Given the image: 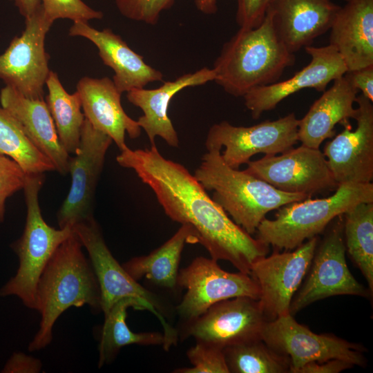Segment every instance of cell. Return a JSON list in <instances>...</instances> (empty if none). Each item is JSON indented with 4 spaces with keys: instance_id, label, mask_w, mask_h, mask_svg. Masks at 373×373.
Instances as JSON below:
<instances>
[{
    "instance_id": "1",
    "label": "cell",
    "mask_w": 373,
    "mask_h": 373,
    "mask_svg": "<svg viewBox=\"0 0 373 373\" xmlns=\"http://www.w3.org/2000/svg\"><path fill=\"white\" fill-rule=\"evenodd\" d=\"M154 192L172 220L189 225L216 260H226L238 271L250 274L251 266L269 251V245L238 225L182 164L162 156L155 144L133 150L128 146L116 157Z\"/></svg>"
},
{
    "instance_id": "2",
    "label": "cell",
    "mask_w": 373,
    "mask_h": 373,
    "mask_svg": "<svg viewBox=\"0 0 373 373\" xmlns=\"http://www.w3.org/2000/svg\"><path fill=\"white\" fill-rule=\"evenodd\" d=\"M82 247L73 232L58 247L41 274L37 289L41 321L29 343L30 352L44 349L52 342L54 325L69 307L86 305L95 313L102 311L99 284Z\"/></svg>"
},
{
    "instance_id": "3",
    "label": "cell",
    "mask_w": 373,
    "mask_h": 373,
    "mask_svg": "<svg viewBox=\"0 0 373 373\" xmlns=\"http://www.w3.org/2000/svg\"><path fill=\"white\" fill-rule=\"evenodd\" d=\"M295 59L267 13L258 26L240 28L224 44L212 68L214 82L228 94L243 97L253 88L278 82Z\"/></svg>"
},
{
    "instance_id": "4",
    "label": "cell",
    "mask_w": 373,
    "mask_h": 373,
    "mask_svg": "<svg viewBox=\"0 0 373 373\" xmlns=\"http://www.w3.org/2000/svg\"><path fill=\"white\" fill-rule=\"evenodd\" d=\"M196 180L213 192V200L229 217L250 235L270 211L309 196L280 191L265 181L229 166L221 149H210L203 155L195 171Z\"/></svg>"
},
{
    "instance_id": "5",
    "label": "cell",
    "mask_w": 373,
    "mask_h": 373,
    "mask_svg": "<svg viewBox=\"0 0 373 373\" xmlns=\"http://www.w3.org/2000/svg\"><path fill=\"white\" fill-rule=\"evenodd\" d=\"M310 198L280 207L274 219L264 218L256 229V238L276 251L295 249L356 204L373 202V183L341 184L329 197Z\"/></svg>"
},
{
    "instance_id": "6",
    "label": "cell",
    "mask_w": 373,
    "mask_h": 373,
    "mask_svg": "<svg viewBox=\"0 0 373 373\" xmlns=\"http://www.w3.org/2000/svg\"><path fill=\"white\" fill-rule=\"evenodd\" d=\"M44 173L27 174L23 187L27 214L21 237L12 249L19 259L17 272L1 289L3 297L15 296L30 309L37 311V289L39 280L58 247L74 231L71 227L56 229L44 220L39 202V193Z\"/></svg>"
},
{
    "instance_id": "7",
    "label": "cell",
    "mask_w": 373,
    "mask_h": 373,
    "mask_svg": "<svg viewBox=\"0 0 373 373\" xmlns=\"http://www.w3.org/2000/svg\"><path fill=\"white\" fill-rule=\"evenodd\" d=\"M73 231L86 248L96 276L101 294V310L104 314L119 300H137L144 310L160 321L169 350L178 341V332L168 321L169 309L162 298L133 279L114 258L107 247L101 229L94 217L75 224Z\"/></svg>"
},
{
    "instance_id": "8",
    "label": "cell",
    "mask_w": 373,
    "mask_h": 373,
    "mask_svg": "<svg viewBox=\"0 0 373 373\" xmlns=\"http://www.w3.org/2000/svg\"><path fill=\"white\" fill-rule=\"evenodd\" d=\"M343 215L329 224L323 239L318 242L306 278L292 298L291 315L330 296H372L369 289L356 280L347 265Z\"/></svg>"
},
{
    "instance_id": "9",
    "label": "cell",
    "mask_w": 373,
    "mask_h": 373,
    "mask_svg": "<svg viewBox=\"0 0 373 373\" xmlns=\"http://www.w3.org/2000/svg\"><path fill=\"white\" fill-rule=\"evenodd\" d=\"M261 338L271 348L289 358V373H295L309 362L334 358L345 361L354 366L366 365L364 346L333 334H315L298 323L290 314L267 321Z\"/></svg>"
},
{
    "instance_id": "10",
    "label": "cell",
    "mask_w": 373,
    "mask_h": 373,
    "mask_svg": "<svg viewBox=\"0 0 373 373\" xmlns=\"http://www.w3.org/2000/svg\"><path fill=\"white\" fill-rule=\"evenodd\" d=\"M178 287L186 289L175 309L182 325L218 302L238 296L258 300L260 296L258 285L250 274L229 272L217 260L202 256L179 271Z\"/></svg>"
},
{
    "instance_id": "11",
    "label": "cell",
    "mask_w": 373,
    "mask_h": 373,
    "mask_svg": "<svg viewBox=\"0 0 373 373\" xmlns=\"http://www.w3.org/2000/svg\"><path fill=\"white\" fill-rule=\"evenodd\" d=\"M298 121L294 113L250 126L222 121L211 126L205 146L207 150L224 146L222 159L231 168L238 169L256 154L275 155L294 147L298 141Z\"/></svg>"
},
{
    "instance_id": "12",
    "label": "cell",
    "mask_w": 373,
    "mask_h": 373,
    "mask_svg": "<svg viewBox=\"0 0 373 373\" xmlns=\"http://www.w3.org/2000/svg\"><path fill=\"white\" fill-rule=\"evenodd\" d=\"M318 242L316 236L291 251L274 250L251 265L250 275L258 285V300L267 321L289 314L292 298L309 270Z\"/></svg>"
},
{
    "instance_id": "13",
    "label": "cell",
    "mask_w": 373,
    "mask_h": 373,
    "mask_svg": "<svg viewBox=\"0 0 373 373\" xmlns=\"http://www.w3.org/2000/svg\"><path fill=\"white\" fill-rule=\"evenodd\" d=\"M247 164L246 172L287 193L312 196L336 190L338 186L320 149L303 144Z\"/></svg>"
},
{
    "instance_id": "14",
    "label": "cell",
    "mask_w": 373,
    "mask_h": 373,
    "mask_svg": "<svg viewBox=\"0 0 373 373\" xmlns=\"http://www.w3.org/2000/svg\"><path fill=\"white\" fill-rule=\"evenodd\" d=\"M52 25L40 6L25 19L22 34L15 37L0 55V79L29 99H44V87L50 72L45 38Z\"/></svg>"
},
{
    "instance_id": "15",
    "label": "cell",
    "mask_w": 373,
    "mask_h": 373,
    "mask_svg": "<svg viewBox=\"0 0 373 373\" xmlns=\"http://www.w3.org/2000/svg\"><path fill=\"white\" fill-rule=\"evenodd\" d=\"M266 320L258 300L238 296L218 302L182 326V338L220 350L262 339Z\"/></svg>"
},
{
    "instance_id": "16",
    "label": "cell",
    "mask_w": 373,
    "mask_h": 373,
    "mask_svg": "<svg viewBox=\"0 0 373 373\" xmlns=\"http://www.w3.org/2000/svg\"><path fill=\"white\" fill-rule=\"evenodd\" d=\"M112 142L108 135L95 128L85 118L78 151L69 162L70 188L57 215L60 229L73 228L93 217L97 184Z\"/></svg>"
},
{
    "instance_id": "17",
    "label": "cell",
    "mask_w": 373,
    "mask_h": 373,
    "mask_svg": "<svg viewBox=\"0 0 373 373\" xmlns=\"http://www.w3.org/2000/svg\"><path fill=\"white\" fill-rule=\"evenodd\" d=\"M356 128L350 122L325 143L323 154L339 185L367 184L373 180V104L362 94L356 97Z\"/></svg>"
},
{
    "instance_id": "18",
    "label": "cell",
    "mask_w": 373,
    "mask_h": 373,
    "mask_svg": "<svg viewBox=\"0 0 373 373\" xmlns=\"http://www.w3.org/2000/svg\"><path fill=\"white\" fill-rule=\"evenodd\" d=\"M309 63L291 77L251 89L244 96L245 105L254 119L274 109L285 98L305 88L323 92L327 85L344 75L347 68L334 46L305 47Z\"/></svg>"
},
{
    "instance_id": "19",
    "label": "cell",
    "mask_w": 373,
    "mask_h": 373,
    "mask_svg": "<svg viewBox=\"0 0 373 373\" xmlns=\"http://www.w3.org/2000/svg\"><path fill=\"white\" fill-rule=\"evenodd\" d=\"M340 7L332 0H271L267 13L280 39L295 53L329 30Z\"/></svg>"
},
{
    "instance_id": "20",
    "label": "cell",
    "mask_w": 373,
    "mask_h": 373,
    "mask_svg": "<svg viewBox=\"0 0 373 373\" xmlns=\"http://www.w3.org/2000/svg\"><path fill=\"white\" fill-rule=\"evenodd\" d=\"M68 34L86 38L96 46L104 64L114 71L113 82L121 93L163 79L162 72L146 64L143 57L109 28L99 30L88 22L74 21Z\"/></svg>"
},
{
    "instance_id": "21",
    "label": "cell",
    "mask_w": 373,
    "mask_h": 373,
    "mask_svg": "<svg viewBox=\"0 0 373 373\" xmlns=\"http://www.w3.org/2000/svg\"><path fill=\"white\" fill-rule=\"evenodd\" d=\"M215 79L213 70L204 67L194 73L184 74L173 81L164 82L157 88H135L127 92L128 102L143 112L137 122L145 131L151 145H155V137L159 136L169 146H178V136L168 115L171 100L185 88L201 86Z\"/></svg>"
},
{
    "instance_id": "22",
    "label": "cell",
    "mask_w": 373,
    "mask_h": 373,
    "mask_svg": "<svg viewBox=\"0 0 373 373\" xmlns=\"http://www.w3.org/2000/svg\"><path fill=\"white\" fill-rule=\"evenodd\" d=\"M85 118L99 131L108 135L120 151L127 147L126 133L138 137L141 128L130 117L121 104V93L108 77H84L77 84Z\"/></svg>"
},
{
    "instance_id": "23",
    "label": "cell",
    "mask_w": 373,
    "mask_h": 373,
    "mask_svg": "<svg viewBox=\"0 0 373 373\" xmlns=\"http://www.w3.org/2000/svg\"><path fill=\"white\" fill-rule=\"evenodd\" d=\"M0 102L32 144L52 163L55 171L62 175L68 173L71 156L59 139L44 99L27 98L6 86L1 90Z\"/></svg>"
},
{
    "instance_id": "24",
    "label": "cell",
    "mask_w": 373,
    "mask_h": 373,
    "mask_svg": "<svg viewBox=\"0 0 373 373\" xmlns=\"http://www.w3.org/2000/svg\"><path fill=\"white\" fill-rule=\"evenodd\" d=\"M329 30V44L339 53L347 71L373 65V0L346 1Z\"/></svg>"
},
{
    "instance_id": "25",
    "label": "cell",
    "mask_w": 373,
    "mask_h": 373,
    "mask_svg": "<svg viewBox=\"0 0 373 373\" xmlns=\"http://www.w3.org/2000/svg\"><path fill=\"white\" fill-rule=\"evenodd\" d=\"M358 91L343 76L333 81L332 86L310 106L298 121V140L303 145L319 149L327 139L336 135L337 124L344 125L357 115L354 107Z\"/></svg>"
},
{
    "instance_id": "26",
    "label": "cell",
    "mask_w": 373,
    "mask_h": 373,
    "mask_svg": "<svg viewBox=\"0 0 373 373\" xmlns=\"http://www.w3.org/2000/svg\"><path fill=\"white\" fill-rule=\"evenodd\" d=\"M186 243H196L192 227L182 224L160 247L146 256L134 257L122 266L135 280L145 278L154 285L168 289L178 288V276L182 252Z\"/></svg>"
},
{
    "instance_id": "27",
    "label": "cell",
    "mask_w": 373,
    "mask_h": 373,
    "mask_svg": "<svg viewBox=\"0 0 373 373\" xmlns=\"http://www.w3.org/2000/svg\"><path fill=\"white\" fill-rule=\"evenodd\" d=\"M144 310L140 301L125 298L117 302L104 314L99 345V362L100 368L112 363L120 350L129 345L166 346L163 333L158 332H134L126 324L127 309Z\"/></svg>"
},
{
    "instance_id": "28",
    "label": "cell",
    "mask_w": 373,
    "mask_h": 373,
    "mask_svg": "<svg viewBox=\"0 0 373 373\" xmlns=\"http://www.w3.org/2000/svg\"><path fill=\"white\" fill-rule=\"evenodd\" d=\"M48 88L46 104L54 122L59 139L68 154L79 149L85 117L78 93L69 94L62 86L57 74L50 70L46 79Z\"/></svg>"
},
{
    "instance_id": "29",
    "label": "cell",
    "mask_w": 373,
    "mask_h": 373,
    "mask_svg": "<svg viewBox=\"0 0 373 373\" xmlns=\"http://www.w3.org/2000/svg\"><path fill=\"white\" fill-rule=\"evenodd\" d=\"M346 251L373 293V202H361L343 215Z\"/></svg>"
},
{
    "instance_id": "30",
    "label": "cell",
    "mask_w": 373,
    "mask_h": 373,
    "mask_svg": "<svg viewBox=\"0 0 373 373\" xmlns=\"http://www.w3.org/2000/svg\"><path fill=\"white\" fill-rule=\"evenodd\" d=\"M222 350L229 373H289V358L271 348L262 339Z\"/></svg>"
},
{
    "instance_id": "31",
    "label": "cell",
    "mask_w": 373,
    "mask_h": 373,
    "mask_svg": "<svg viewBox=\"0 0 373 373\" xmlns=\"http://www.w3.org/2000/svg\"><path fill=\"white\" fill-rule=\"evenodd\" d=\"M0 154L14 160L27 174L55 171L52 163L32 144L17 122L1 106Z\"/></svg>"
},
{
    "instance_id": "32",
    "label": "cell",
    "mask_w": 373,
    "mask_h": 373,
    "mask_svg": "<svg viewBox=\"0 0 373 373\" xmlns=\"http://www.w3.org/2000/svg\"><path fill=\"white\" fill-rule=\"evenodd\" d=\"M191 367L174 370V373H229L223 350L201 342L186 352Z\"/></svg>"
},
{
    "instance_id": "33",
    "label": "cell",
    "mask_w": 373,
    "mask_h": 373,
    "mask_svg": "<svg viewBox=\"0 0 373 373\" xmlns=\"http://www.w3.org/2000/svg\"><path fill=\"white\" fill-rule=\"evenodd\" d=\"M45 18L53 23L58 19L88 22L101 19L104 15L86 4L82 0H39Z\"/></svg>"
},
{
    "instance_id": "34",
    "label": "cell",
    "mask_w": 373,
    "mask_h": 373,
    "mask_svg": "<svg viewBox=\"0 0 373 373\" xmlns=\"http://www.w3.org/2000/svg\"><path fill=\"white\" fill-rule=\"evenodd\" d=\"M115 2L124 17L155 25L162 12L171 8L175 0H115Z\"/></svg>"
},
{
    "instance_id": "35",
    "label": "cell",
    "mask_w": 373,
    "mask_h": 373,
    "mask_svg": "<svg viewBox=\"0 0 373 373\" xmlns=\"http://www.w3.org/2000/svg\"><path fill=\"white\" fill-rule=\"evenodd\" d=\"M26 177L17 162L0 154V223L4 220L6 200L23 189Z\"/></svg>"
},
{
    "instance_id": "36",
    "label": "cell",
    "mask_w": 373,
    "mask_h": 373,
    "mask_svg": "<svg viewBox=\"0 0 373 373\" xmlns=\"http://www.w3.org/2000/svg\"><path fill=\"white\" fill-rule=\"evenodd\" d=\"M271 0H237L236 20L240 28L258 26L264 20Z\"/></svg>"
},
{
    "instance_id": "37",
    "label": "cell",
    "mask_w": 373,
    "mask_h": 373,
    "mask_svg": "<svg viewBox=\"0 0 373 373\" xmlns=\"http://www.w3.org/2000/svg\"><path fill=\"white\" fill-rule=\"evenodd\" d=\"M42 368L41 361L21 352H14L8 359L2 373H39Z\"/></svg>"
},
{
    "instance_id": "38",
    "label": "cell",
    "mask_w": 373,
    "mask_h": 373,
    "mask_svg": "<svg viewBox=\"0 0 373 373\" xmlns=\"http://www.w3.org/2000/svg\"><path fill=\"white\" fill-rule=\"evenodd\" d=\"M344 77L355 90L373 102V65L347 71Z\"/></svg>"
},
{
    "instance_id": "39",
    "label": "cell",
    "mask_w": 373,
    "mask_h": 373,
    "mask_svg": "<svg viewBox=\"0 0 373 373\" xmlns=\"http://www.w3.org/2000/svg\"><path fill=\"white\" fill-rule=\"evenodd\" d=\"M353 366L345 361L334 358L322 362H309L298 369L295 373H339Z\"/></svg>"
},
{
    "instance_id": "40",
    "label": "cell",
    "mask_w": 373,
    "mask_h": 373,
    "mask_svg": "<svg viewBox=\"0 0 373 373\" xmlns=\"http://www.w3.org/2000/svg\"><path fill=\"white\" fill-rule=\"evenodd\" d=\"M14 2L19 13L25 18L35 14L41 6L39 0H10Z\"/></svg>"
},
{
    "instance_id": "41",
    "label": "cell",
    "mask_w": 373,
    "mask_h": 373,
    "mask_svg": "<svg viewBox=\"0 0 373 373\" xmlns=\"http://www.w3.org/2000/svg\"><path fill=\"white\" fill-rule=\"evenodd\" d=\"M196 8L203 14L213 15L218 10V0H193Z\"/></svg>"
},
{
    "instance_id": "42",
    "label": "cell",
    "mask_w": 373,
    "mask_h": 373,
    "mask_svg": "<svg viewBox=\"0 0 373 373\" xmlns=\"http://www.w3.org/2000/svg\"><path fill=\"white\" fill-rule=\"evenodd\" d=\"M343 1H345L346 2V1H349V0H343Z\"/></svg>"
}]
</instances>
